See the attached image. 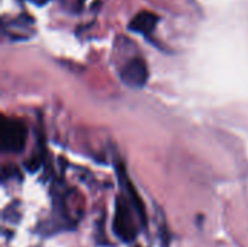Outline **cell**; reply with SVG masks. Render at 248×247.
Wrapping results in <instances>:
<instances>
[{
    "mask_svg": "<svg viewBox=\"0 0 248 247\" xmlns=\"http://www.w3.org/2000/svg\"><path fill=\"white\" fill-rule=\"evenodd\" d=\"M157 22H158V16L155 13H153V12H147L145 10V12L137 13L131 19L128 28H129V31H132L135 33L148 35V33H151L155 29Z\"/></svg>",
    "mask_w": 248,
    "mask_h": 247,
    "instance_id": "4",
    "label": "cell"
},
{
    "mask_svg": "<svg viewBox=\"0 0 248 247\" xmlns=\"http://www.w3.org/2000/svg\"><path fill=\"white\" fill-rule=\"evenodd\" d=\"M121 179L124 181L122 183H124V186H125V188H126V191H128V199H129V202H131L132 208L137 211V214L140 215V220H141L142 226L145 227V226H147V214H145V208H144V204H142V201H141V198H140L138 192L135 191V188L132 186L131 181L124 175V172H122V170H121Z\"/></svg>",
    "mask_w": 248,
    "mask_h": 247,
    "instance_id": "5",
    "label": "cell"
},
{
    "mask_svg": "<svg viewBox=\"0 0 248 247\" xmlns=\"http://www.w3.org/2000/svg\"><path fill=\"white\" fill-rule=\"evenodd\" d=\"M121 80L124 82V84L134 87V89H140L144 87L145 83L148 82L150 73H148V67L145 64V61L140 57H135L132 60H129L119 71Z\"/></svg>",
    "mask_w": 248,
    "mask_h": 247,
    "instance_id": "3",
    "label": "cell"
},
{
    "mask_svg": "<svg viewBox=\"0 0 248 247\" xmlns=\"http://www.w3.org/2000/svg\"><path fill=\"white\" fill-rule=\"evenodd\" d=\"M129 205V201H126L124 197H118L113 218V233L124 243H132L138 236V230L135 227Z\"/></svg>",
    "mask_w": 248,
    "mask_h": 247,
    "instance_id": "1",
    "label": "cell"
},
{
    "mask_svg": "<svg viewBox=\"0 0 248 247\" xmlns=\"http://www.w3.org/2000/svg\"><path fill=\"white\" fill-rule=\"evenodd\" d=\"M28 130L23 122L17 119H3L1 125V144L7 153H22L26 144Z\"/></svg>",
    "mask_w": 248,
    "mask_h": 247,
    "instance_id": "2",
    "label": "cell"
}]
</instances>
